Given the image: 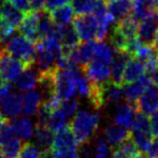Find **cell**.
<instances>
[{
  "label": "cell",
  "mask_w": 158,
  "mask_h": 158,
  "mask_svg": "<svg viewBox=\"0 0 158 158\" xmlns=\"http://www.w3.org/2000/svg\"><path fill=\"white\" fill-rule=\"evenodd\" d=\"M114 53L115 48L111 45V43H106L103 40H98L94 57L82 69L86 77L92 82L99 85L110 81L111 61L114 56Z\"/></svg>",
  "instance_id": "cell-1"
},
{
  "label": "cell",
  "mask_w": 158,
  "mask_h": 158,
  "mask_svg": "<svg viewBox=\"0 0 158 158\" xmlns=\"http://www.w3.org/2000/svg\"><path fill=\"white\" fill-rule=\"evenodd\" d=\"M99 122L100 115L98 113L88 112L86 110L75 113L70 127L77 138V141L79 142L80 148L92 141L97 133Z\"/></svg>",
  "instance_id": "cell-2"
},
{
  "label": "cell",
  "mask_w": 158,
  "mask_h": 158,
  "mask_svg": "<svg viewBox=\"0 0 158 158\" xmlns=\"http://www.w3.org/2000/svg\"><path fill=\"white\" fill-rule=\"evenodd\" d=\"M3 48L16 59L24 64L25 68L31 67L35 64V54H37V45L35 42L26 39L23 35L11 37L6 41Z\"/></svg>",
  "instance_id": "cell-3"
},
{
  "label": "cell",
  "mask_w": 158,
  "mask_h": 158,
  "mask_svg": "<svg viewBox=\"0 0 158 158\" xmlns=\"http://www.w3.org/2000/svg\"><path fill=\"white\" fill-rule=\"evenodd\" d=\"M80 71V68H56L54 72V93L61 100L77 95V75Z\"/></svg>",
  "instance_id": "cell-4"
},
{
  "label": "cell",
  "mask_w": 158,
  "mask_h": 158,
  "mask_svg": "<svg viewBox=\"0 0 158 158\" xmlns=\"http://www.w3.org/2000/svg\"><path fill=\"white\" fill-rule=\"evenodd\" d=\"M73 27L81 41L98 40L99 22L94 13L77 15L73 21Z\"/></svg>",
  "instance_id": "cell-5"
},
{
  "label": "cell",
  "mask_w": 158,
  "mask_h": 158,
  "mask_svg": "<svg viewBox=\"0 0 158 158\" xmlns=\"http://www.w3.org/2000/svg\"><path fill=\"white\" fill-rule=\"evenodd\" d=\"M25 66L21 60L11 56L3 48L0 50V74L9 83H15L21 77Z\"/></svg>",
  "instance_id": "cell-6"
},
{
  "label": "cell",
  "mask_w": 158,
  "mask_h": 158,
  "mask_svg": "<svg viewBox=\"0 0 158 158\" xmlns=\"http://www.w3.org/2000/svg\"><path fill=\"white\" fill-rule=\"evenodd\" d=\"M158 30V13L152 12L141 19L138 26L137 38L142 44L154 45L155 37Z\"/></svg>",
  "instance_id": "cell-7"
},
{
  "label": "cell",
  "mask_w": 158,
  "mask_h": 158,
  "mask_svg": "<svg viewBox=\"0 0 158 158\" xmlns=\"http://www.w3.org/2000/svg\"><path fill=\"white\" fill-rule=\"evenodd\" d=\"M151 85H153L151 75L143 74L141 77L133 82H129V83H124L122 86L123 88V95L124 98L126 99L127 102L131 104H135L137 100L140 98V96L143 94Z\"/></svg>",
  "instance_id": "cell-8"
},
{
  "label": "cell",
  "mask_w": 158,
  "mask_h": 158,
  "mask_svg": "<svg viewBox=\"0 0 158 158\" xmlns=\"http://www.w3.org/2000/svg\"><path fill=\"white\" fill-rule=\"evenodd\" d=\"M106 11L114 24H118L132 13L133 0H108Z\"/></svg>",
  "instance_id": "cell-9"
},
{
  "label": "cell",
  "mask_w": 158,
  "mask_h": 158,
  "mask_svg": "<svg viewBox=\"0 0 158 158\" xmlns=\"http://www.w3.org/2000/svg\"><path fill=\"white\" fill-rule=\"evenodd\" d=\"M135 110L146 115H152L158 110V87L151 85L135 103Z\"/></svg>",
  "instance_id": "cell-10"
},
{
  "label": "cell",
  "mask_w": 158,
  "mask_h": 158,
  "mask_svg": "<svg viewBox=\"0 0 158 158\" xmlns=\"http://www.w3.org/2000/svg\"><path fill=\"white\" fill-rule=\"evenodd\" d=\"M19 32L23 37L37 43L40 40L38 31V11H27L24 15L23 22L19 27Z\"/></svg>",
  "instance_id": "cell-11"
},
{
  "label": "cell",
  "mask_w": 158,
  "mask_h": 158,
  "mask_svg": "<svg viewBox=\"0 0 158 158\" xmlns=\"http://www.w3.org/2000/svg\"><path fill=\"white\" fill-rule=\"evenodd\" d=\"M130 57L131 55L127 53L126 51L115 50L114 56H113V59L111 61V81L122 85L126 64Z\"/></svg>",
  "instance_id": "cell-12"
},
{
  "label": "cell",
  "mask_w": 158,
  "mask_h": 158,
  "mask_svg": "<svg viewBox=\"0 0 158 158\" xmlns=\"http://www.w3.org/2000/svg\"><path fill=\"white\" fill-rule=\"evenodd\" d=\"M43 100L42 93L39 90H27L22 95V113L25 116H33L38 113Z\"/></svg>",
  "instance_id": "cell-13"
},
{
  "label": "cell",
  "mask_w": 158,
  "mask_h": 158,
  "mask_svg": "<svg viewBox=\"0 0 158 158\" xmlns=\"http://www.w3.org/2000/svg\"><path fill=\"white\" fill-rule=\"evenodd\" d=\"M0 106L6 116L15 118L22 113V95L11 90L6 97L0 100Z\"/></svg>",
  "instance_id": "cell-14"
},
{
  "label": "cell",
  "mask_w": 158,
  "mask_h": 158,
  "mask_svg": "<svg viewBox=\"0 0 158 158\" xmlns=\"http://www.w3.org/2000/svg\"><path fill=\"white\" fill-rule=\"evenodd\" d=\"M135 104H131L129 102L123 104H117L116 110L113 115V122L115 124H118L122 125L126 128L132 126L133 119L135 116Z\"/></svg>",
  "instance_id": "cell-15"
},
{
  "label": "cell",
  "mask_w": 158,
  "mask_h": 158,
  "mask_svg": "<svg viewBox=\"0 0 158 158\" xmlns=\"http://www.w3.org/2000/svg\"><path fill=\"white\" fill-rule=\"evenodd\" d=\"M102 99H103V106H117L119 104L121 100L123 99V88L121 84H116L114 82L108 81L106 83L102 84Z\"/></svg>",
  "instance_id": "cell-16"
},
{
  "label": "cell",
  "mask_w": 158,
  "mask_h": 158,
  "mask_svg": "<svg viewBox=\"0 0 158 158\" xmlns=\"http://www.w3.org/2000/svg\"><path fill=\"white\" fill-rule=\"evenodd\" d=\"M104 140L110 144L111 146L115 148L119 143L126 140L127 138L130 137V132L126 127L118 125V124H111V125L106 126L103 130Z\"/></svg>",
  "instance_id": "cell-17"
},
{
  "label": "cell",
  "mask_w": 158,
  "mask_h": 158,
  "mask_svg": "<svg viewBox=\"0 0 158 158\" xmlns=\"http://www.w3.org/2000/svg\"><path fill=\"white\" fill-rule=\"evenodd\" d=\"M40 80V71L31 67H27L24 69L21 77L16 81L17 88L21 92H27V90L33 89L35 86L39 85Z\"/></svg>",
  "instance_id": "cell-18"
},
{
  "label": "cell",
  "mask_w": 158,
  "mask_h": 158,
  "mask_svg": "<svg viewBox=\"0 0 158 158\" xmlns=\"http://www.w3.org/2000/svg\"><path fill=\"white\" fill-rule=\"evenodd\" d=\"M145 66H144L143 61H141L135 56H131L126 64L123 75V83L135 81L143 74H145Z\"/></svg>",
  "instance_id": "cell-19"
},
{
  "label": "cell",
  "mask_w": 158,
  "mask_h": 158,
  "mask_svg": "<svg viewBox=\"0 0 158 158\" xmlns=\"http://www.w3.org/2000/svg\"><path fill=\"white\" fill-rule=\"evenodd\" d=\"M53 131L46 125L37 124L35 130V140L37 146L40 148L41 152H48L51 151L53 144Z\"/></svg>",
  "instance_id": "cell-20"
},
{
  "label": "cell",
  "mask_w": 158,
  "mask_h": 158,
  "mask_svg": "<svg viewBox=\"0 0 158 158\" xmlns=\"http://www.w3.org/2000/svg\"><path fill=\"white\" fill-rule=\"evenodd\" d=\"M24 15H25V12L17 9L9 1H6L3 4L0 6V16L8 21L16 29H19V25L23 22Z\"/></svg>",
  "instance_id": "cell-21"
},
{
  "label": "cell",
  "mask_w": 158,
  "mask_h": 158,
  "mask_svg": "<svg viewBox=\"0 0 158 158\" xmlns=\"http://www.w3.org/2000/svg\"><path fill=\"white\" fill-rule=\"evenodd\" d=\"M141 152L138 150L137 145L130 135L126 140H124L122 143L115 146V150L113 151L111 158H135Z\"/></svg>",
  "instance_id": "cell-22"
},
{
  "label": "cell",
  "mask_w": 158,
  "mask_h": 158,
  "mask_svg": "<svg viewBox=\"0 0 158 158\" xmlns=\"http://www.w3.org/2000/svg\"><path fill=\"white\" fill-rule=\"evenodd\" d=\"M15 135L22 140H29L33 135L32 122L28 117H15L11 123Z\"/></svg>",
  "instance_id": "cell-23"
},
{
  "label": "cell",
  "mask_w": 158,
  "mask_h": 158,
  "mask_svg": "<svg viewBox=\"0 0 158 158\" xmlns=\"http://www.w3.org/2000/svg\"><path fill=\"white\" fill-rule=\"evenodd\" d=\"M138 26H139V21L137 19H135L132 15H130L129 17L124 19V21L116 24L115 29L121 33L127 41H130V40L137 38Z\"/></svg>",
  "instance_id": "cell-24"
},
{
  "label": "cell",
  "mask_w": 158,
  "mask_h": 158,
  "mask_svg": "<svg viewBox=\"0 0 158 158\" xmlns=\"http://www.w3.org/2000/svg\"><path fill=\"white\" fill-rule=\"evenodd\" d=\"M50 12L53 22L57 25H70V23L73 21V16H74V11H73L72 6H68V4L58 6Z\"/></svg>",
  "instance_id": "cell-25"
},
{
  "label": "cell",
  "mask_w": 158,
  "mask_h": 158,
  "mask_svg": "<svg viewBox=\"0 0 158 158\" xmlns=\"http://www.w3.org/2000/svg\"><path fill=\"white\" fill-rule=\"evenodd\" d=\"M131 138L137 145L138 150L141 153H145L150 148L153 141L152 129H140V130H131Z\"/></svg>",
  "instance_id": "cell-26"
},
{
  "label": "cell",
  "mask_w": 158,
  "mask_h": 158,
  "mask_svg": "<svg viewBox=\"0 0 158 158\" xmlns=\"http://www.w3.org/2000/svg\"><path fill=\"white\" fill-rule=\"evenodd\" d=\"M61 46H63V52H69L72 48H74L77 44H80V38L75 31L74 27L70 25L63 26V30H61Z\"/></svg>",
  "instance_id": "cell-27"
},
{
  "label": "cell",
  "mask_w": 158,
  "mask_h": 158,
  "mask_svg": "<svg viewBox=\"0 0 158 158\" xmlns=\"http://www.w3.org/2000/svg\"><path fill=\"white\" fill-rule=\"evenodd\" d=\"M71 6L75 14H88L93 13L103 0H70Z\"/></svg>",
  "instance_id": "cell-28"
},
{
  "label": "cell",
  "mask_w": 158,
  "mask_h": 158,
  "mask_svg": "<svg viewBox=\"0 0 158 158\" xmlns=\"http://www.w3.org/2000/svg\"><path fill=\"white\" fill-rule=\"evenodd\" d=\"M22 148V141L17 135L0 144V153L6 158H16Z\"/></svg>",
  "instance_id": "cell-29"
},
{
  "label": "cell",
  "mask_w": 158,
  "mask_h": 158,
  "mask_svg": "<svg viewBox=\"0 0 158 158\" xmlns=\"http://www.w3.org/2000/svg\"><path fill=\"white\" fill-rule=\"evenodd\" d=\"M80 146H64V148H51L54 158H80Z\"/></svg>",
  "instance_id": "cell-30"
},
{
  "label": "cell",
  "mask_w": 158,
  "mask_h": 158,
  "mask_svg": "<svg viewBox=\"0 0 158 158\" xmlns=\"http://www.w3.org/2000/svg\"><path fill=\"white\" fill-rule=\"evenodd\" d=\"M77 109H79V101L74 98H69V99L61 100L59 110L64 113V115L68 119L72 118L77 113Z\"/></svg>",
  "instance_id": "cell-31"
},
{
  "label": "cell",
  "mask_w": 158,
  "mask_h": 158,
  "mask_svg": "<svg viewBox=\"0 0 158 158\" xmlns=\"http://www.w3.org/2000/svg\"><path fill=\"white\" fill-rule=\"evenodd\" d=\"M41 151L35 144L31 142H26L22 146L16 158H41Z\"/></svg>",
  "instance_id": "cell-32"
},
{
  "label": "cell",
  "mask_w": 158,
  "mask_h": 158,
  "mask_svg": "<svg viewBox=\"0 0 158 158\" xmlns=\"http://www.w3.org/2000/svg\"><path fill=\"white\" fill-rule=\"evenodd\" d=\"M93 151H94V158H111L112 156L111 145L104 139L98 140Z\"/></svg>",
  "instance_id": "cell-33"
},
{
  "label": "cell",
  "mask_w": 158,
  "mask_h": 158,
  "mask_svg": "<svg viewBox=\"0 0 158 158\" xmlns=\"http://www.w3.org/2000/svg\"><path fill=\"white\" fill-rule=\"evenodd\" d=\"M16 28L11 25L8 21L0 16V42H6L13 35H14Z\"/></svg>",
  "instance_id": "cell-34"
},
{
  "label": "cell",
  "mask_w": 158,
  "mask_h": 158,
  "mask_svg": "<svg viewBox=\"0 0 158 158\" xmlns=\"http://www.w3.org/2000/svg\"><path fill=\"white\" fill-rule=\"evenodd\" d=\"M8 1L23 12H27V11L31 10L30 9V0H8Z\"/></svg>",
  "instance_id": "cell-35"
},
{
  "label": "cell",
  "mask_w": 158,
  "mask_h": 158,
  "mask_svg": "<svg viewBox=\"0 0 158 158\" xmlns=\"http://www.w3.org/2000/svg\"><path fill=\"white\" fill-rule=\"evenodd\" d=\"M69 1H70V0H46L44 9L48 11H52V10H54V9L58 8V6H64V4H67Z\"/></svg>",
  "instance_id": "cell-36"
},
{
  "label": "cell",
  "mask_w": 158,
  "mask_h": 158,
  "mask_svg": "<svg viewBox=\"0 0 158 158\" xmlns=\"http://www.w3.org/2000/svg\"><path fill=\"white\" fill-rule=\"evenodd\" d=\"M145 153L148 158H158V137L153 140Z\"/></svg>",
  "instance_id": "cell-37"
},
{
  "label": "cell",
  "mask_w": 158,
  "mask_h": 158,
  "mask_svg": "<svg viewBox=\"0 0 158 158\" xmlns=\"http://www.w3.org/2000/svg\"><path fill=\"white\" fill-rule=\"evenodd\" d=\"M151 127H152L153 135L158 137V110L154 112L151 116Z\"/></svg>",
  "instance_id": "cell-38"
},
{
  "label": "cell",
  "mask_w": 158,
  "mask_h": 158,
  "mask_svg": "<svg viewBox=\"0 0 158 158\" xmlns=\"http://www.w3.org/2000/svg\"><path fill=\"white\" fill-rule=\"evenodd\" d=\"M46 0H30V9L33 11L43 10Z\"/></svg>",
  "instance_id": "cell-39"
},
{
  "label": "cell",
  "mask_w": 158,
  "mask_h": 158,
  "mask_svg": "<svg viewBox=\"0 0 158 158\" xmlns=\"http://www.w3.org/2000/svg\"><path fill=\"white\" fill-rule=\"evenodd\" d=\"M150 75H151V79H152L153 85H155L156 87H158V68L153 73H151Z\"/></svg>",
  "instance_id": "cell-40"
},
{
  "label": "cell",
  "mask_w": 158,
  "mask_h": 158,
  "mask_svg": "<svg viewBox=\"0 0 158 158\" xmlns=\"http://www.w3.org/2000/svg\"><path fill=\"white\" fill-rule=\"evenodd\" d=\"M4 119H6V117H4L3 114H2V113L0 112V123H1V122H3Z\"/></svg>",
  "instance_id": "cell-41"
},
{
  "label": "cell",
  "mask_w": 158,
  "mask_h": 158,
  "mask_svg": "<svg viewBox=\"0 0 158 158\" xmlns=\"http://www.w3.org/2000/svg\"><path fill=\"white\" fill-rule=\"evenodd\" d=\"M4 82V80L2 79V77H1V74H0V84H2Z\"/></svg>",
  "instance_id": "cell-42"
},
{
  "label": "cell",
  "mask_w": 158,
  "mask_h": 158,
  "mask_svg": "<svg viewBox=\"0 0 158 158\" xmlns=\"http://www.w3.org/2000/svg\"><path fill=\"white\" fill-rule=\"evenodd\" d=\"M6 1H8V0H0V6H1V4H3Z\"/></svg>",
  "instance_id": "cell-43"
},
{
  "label": "cell",
  "mask_w": 158,
  "mask_h": 158,
  "mask_svg": "<svg viewBox=\"0 0 158 158\" xmlns=\"http://www.w3.org/2000/svg\"><path fill=\"white\" fill-rule=\"evenodd\" d=\"M1 45H2V43H1V42H0V50H1V48H2V46H1Z\"/></svg>",
  "instance_id": "cell-44"
}]
</instances>
